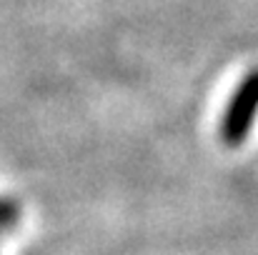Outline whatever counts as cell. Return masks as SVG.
<instances>
[{"label": "cell", "mask_w": 258, "mask_h": 255, "mask_svg": "<svg viewBox=\"0 0 258 255\" xmlns=\"http://www.w3.org/2000/svg\"><path fill=\"white\" fill-rule=\"evenodd\" d=\"M20 220V205L13 198H0V235L13 230Z\"/></svg>", "instance_id": "2"}, {"label": "cell", "mask_w": 258, "mask_h": 255, "mask_svg": "<svg viewBox=\"0 0 258 255\" xmlns=\"http://www.w3.org/2000/svg\"><path fill=\"white\" fill-rule=\"evenodd\" d=\"M258 115V68H253L231 95L226 113L221 118V143L228 148H238L248 140L253 120Z\"/></svg>", "instance_id": "1"}]
</instances>
